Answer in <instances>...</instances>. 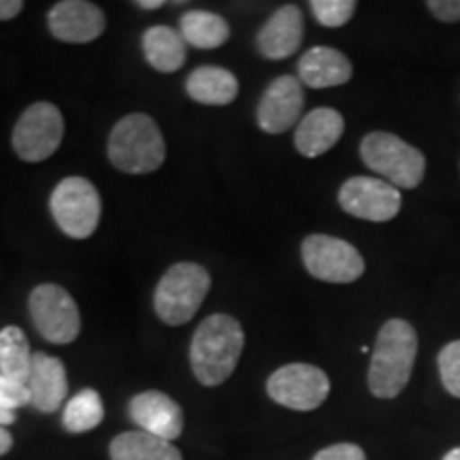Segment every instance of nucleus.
I'll use <instances>...</instances> for the list:
<instances>
[{"instance_id": "19", "label": "nucleus", "mask_w": 460, "mask_h": 460, "mask_svg": "<svg viewBox=\"0 0 460 460\" xmlns=\"http://www.w3.org/2000/svg\"><path fill=\"white\" fill-rule=\"evenodd\" d=\"M186 92L190 99L200 105L224 107L237 99L239 82L228 68L207 65L188 75Z\"/></svg>"}, {"instance_id": "15", "label": "nucleus", "mask_w": 460, "mask_h": 460, "mask_svg": "<svg viewBox=\"0 0 460 460\" xmlns=\"http://www.w3.org/2000/svg\"><path fill=\"white\" fill-rule=\"evenodd\" d=\"M130 418L139 424L141 430L156 435L164 441H172L183 430V411L169 394L160 390H147L137 394L128 405Z\"/></svg>"}, {"instance_id": "24", "label": "nucleus", "mask_w": 460, "mask_h": 460, "mask_svg": "<svg viewBox=\"0 0 460 460\" xmlns=\"http://www.w3.org/2000/svg\"><path fill=\"white\" fill-rule=\"evenodd\" d=\"M102 418H105V407H102L101 394L96 390L85 388L66 402L65 413H62V427L75 435L88 433L99 427Z\"/></svg>"}, {"instance_id": "22", "label": "nucleus", "mask_w": 460, "mask_h": 460, "mask_svg": "<svg viewBox=\"0 0 460 460\" xmlns=\"http://www.w3.org/2000/svg\"><path fill=\"white\" fill-rule=\"evenodd\" d=\"M181 37L186 45L197 49H216L222 48L230 39V26L222 15L211 11H188L181 15Z\"/></svg>"}, {"instance_id": "30", "label": "nucleus", "mask_w": 460, "mask_h": 460, "mask_svg": "<svg viewBox=\"0 0 460 460\" xmlns=\"http://www.w3.org/2000/svg\"><path fill=\"white\" fill-rule=\"evenodd\" d=\"M24 3L22 0H0V22H9L22 13Z\"/></svg>"}, {"instance_id": "8", "label": "nucleus", "mask_w": 460, "mask_h": 460, "mask_svg": "<svg viewBox=\"0 0 460 460\" xmlns=\"http://www.w3.org/2000/svg\"><path fill=\"white\" fill-rule=\"evenodd\" d=\"M309 275L326 284H352L365 273V258L352 243L332 234H309L301 245Z\"/></svg>"}, {"instance_id": "9", "label": "nucleus", "mask_w": 460, "mask_h": 460, "mask_svg": "<svg viewBox=\"0 0 460 460\" xmlns=\"http://www.w3.org/2000/svg\"><path fill=\"white\" fill-rule=\"evenodd\" d=\"M65 139V118L51 102H34L17 119L13 149L24 163H43L51 158Z\"/></svg>"}, {"instance_id": "16", "label": "nucleus", "mask_w": 460, "mask_h": 460, "mask_svg": "<svg viewBox=\"0 0 460 460\" xmlns=\"http://www.w3.org/2000/svg\"><path fill=\"white\" fill-rule=\"evenodd\" d=\"M345 128L343 115L331 107H318L298 122L295 130L296 152L305 158H318L341 139Z\"/></svg>"}, {"instance_id": "18", "label": "nucleus", "mask_w": 460, "mask_h": 460, "mask_svg": "<svg viewBox=\"0 0 460 460\" xmlns=\"http://www.w3.org/2000/svg\"><path fill=\"white\" fill-rule=\"evenodd\" d=\"M26 386L31 390V402L39 411L54 413L68 393L65 362L43 352H34Z\"/></svg>"}, {"instance_id": "32", "label": "nucleus", "mask_w": 460, "mask_h": 460, "mask_svg": "<svg viewBox=\"0 0 460 460\" xmlns=\"http://www.w3.org/2000/svg\"><path fill=\"white\" fill-rule=\"evenodd\" d=\"M13 422H15V413L0 407V427H9V424H13Z\"/></svg>"}, {"instance_id": "11", "label": "nucleus", "mask_w": 460, "mask_h": 460, "mask_svg": "<svg viewBox=\"0 0 460 460\" xmlns=\"http://www.w3.org/2000/svg\"><path fill=\"white\" fill-rule=\"evenodd\" d=\"M339 207L367 222H390L399 216L402 197L393 183L376 177H349L339 188Z\"/></svg>"}, {"instance_id": "1", "label": "nucleus", "mask_w": 460, "mask_h": 460, "mask_svg": "<svg viewBox=\"0 0 460 460\" xmlns=\"http://www.w3.org/2000/svg\"><path fill=\"white\" fill-rule=\"evenodd\" d=\"M245 332L239 320L228 314L205 318L190 343V367L203 386H220L237 369L243 354Z\"/></svg>"}, {"instance_id": "27", "label": "nucleus", "mask_w": 460, "mask_h": 460, "mask_svg": "<svg viewBox=\"0 0 460 460\" xmlns=\"http://www.w3.org/2000/svg\"><path fill=\"white\" fill-rule=\"evenodd\" d=\"M31 402V390L26 384L15 382L0 373V407L7 411H13L17 407H24Z\"/></svg>"}, {"instance_id": "29", "label": "nucleus", "mask_w": 460, "mask_h": 460, "mask_svg": "<svg viewBox=\"0 0 460 460\" xmlns=\"http://www.w3.org/2000/svg\"><path fill=\"white\" fill-rule=\"evenodd\" d=\"M427 7L435 20L444 22V24H458L460 22V0H429Z\"/></svg>"}, {"instance_id": "21", "label": "nucleus", "mask_w": 460, "mask_h": 460, "mask_svg": "<svg viewBox=\"0 0 460 460\" xmlns=\"http://www.w3.org/2000/svg\"><path fill=\"white\" fill-rule=\"evenodd\" d=\"M111 460H183L171 441L149 435L146 430H130L118 435L109 447Z\"/></svg>"}, {"instance_id": "10", "label": "nucleus", "mask_w": 460, "mask_h": 460, "mask_svg": "<svg viewBox=\"0 0 460 460\" xmlns=\"http://www.w3.org/2000/svg\"><path fill=\"white\" fill-rule=\"evenodd\" d=\"M267 393L278 405L295 411H314L329 399L331 379L320 367L292 362L269 377Z\"/></svg>"}, {"instance_id": "12", "label": "nucleus", "mask_w": 460, "mask_h": 460, "mask_svg": "<svg viewBox=\"0 0 460 460\" xmlns=\"http://www.w3.org/2000/svg\"><path fill=\"white\" fill-rule=\"evenodd\" d=\"M305 107V92L298 77L281 75L264 90L256 109V119L262 132L281 135L298 122Z\"/></svg>"}, {"instance_id": "7", "label": "nucleus", "mask_w": 460, "mask_h": 460, "mask_svg": "<svg viewBox=\"0 0 460 460\" xmlns=\"http://www.w3.org/2000/svg\"><path fill=\"white\" fill-rule=\"evenodd\" d=\"M34 329L45 341L56 345L73 343L82 331V315L75 298L58 284L37 286L28 296Z\"/></svg>"}, {"instance_id": "20", "label": "nucleus", "mask_w": 460, "mask_h": 460, "mask_svg": "<svg viewBox=\"0 0 460 460\" xmlns=\"http://www.w3.org/2000/svg\"><path fill=\"white\" fill-rule=\"evenodd\" d=\"M143 54L158 73H175L186 62V41L171 26H152L143 34Z\"/></svg>"}, {"instance_id": "17", "label": "nucleus", "mask_w": 460, "mask_h": 460, "mask_svg": "<svg viewBox=\"0 0 460 460\" xmlns=\"http://www.w3.org/2000/svg\"><path fill=\"white\" fill-rule=\"evenodd\" d=\"M296 68L301 84L314 90L337 88V85L348 84L354 75L349 58L335 48H326V45L305 51Z\"/></svg>"}, {"instance_id": "28", "label": "nucleus", "mask_w": 460, "mask_h": 460, "mask_svg": "<svg viewBox=\"0 0 460 460\" xmlns=\"http://www.w3.org/2000/svg\"><path fill=\"white\" fill-rule=\"evenodd\" d=\"M312 460H367V454L356 444H335L320 450Z\"/></svg>"}, {"instance_id": "3", "label": "nucleus", "mask_w": 460, "mask_h": 460, "mask_svg": "<svg viewBox=\"0 0 460 460\" xmlns=\"http://www.w3.org/2000/svg\"><path fill=\"white\" fill-rule=\"evenodd\" d=\"M107 156L118 171L128 175H147L164 163V137L149 115H124L109 132Z\"/></svg>"}, {"instance_id": "34", "label": "nucleus", "mask_w": 460, "mask_h": 460, "mask_svg": "<svg viewBox=\"0 0 460 460\" xmlns=\"http://www.w3.org/2000/svg\"><path fill=\"white\" fill-rule=\"evenodd\" d=\"M441 460H460V447H454V450L447 452Z\"/></svg>"}, {"instance_id": "13", "label": "nucleus", "mask_w": 460, "mask_h": 460, "mask_svg": "<svg viewBox=\"0 0 460 460\" xmlns=\"http://www.w3.org/2000/svg\"><path fill=\"white\" fill-rule=\"evenodd\" d=\"M49 32L62 43H90L107 28V17L101 7L85 0H62L48 13Z\"/></svg>"}, {"instance_id": "33", "label": "nucleus", "mask_w": 460, "mask_h": 460, "mask_svg": "<svg viewBox=\"0 0 460 460\" xmlns=\"http://www.w3.org/2000/svg\"><path fill=\"white\" fill-rule=\"evenodd\" d=\"M137 7H141V9H160L163 7V0H137Z\"/></svg>"}, {"instance_id": "5", "label": "nucleus", "mask_w": 460, "mask_h": 460, "mask_svg": "<svg viewBox=\"0 0 460 460\" xmlns=\"http://www.w3.org/2000/svg\"><path fill=\"white\" fill-rule=\"evenodd\" d=\"M360 158L373 172L384 177V181L399 190L418 188L427 172L424 154L393 132H369L360 141Z\"/></svg>"}, {"instance_id": "31", "label": "nucleus", "mask_w": 460, "mask_h": 460, "mask_svg": "<svg viewBox=\"0 0 460 460\" xmlns=\"http://www.w3.org/2000/svg\"><path fill=\"white\" fill-rule=\"evenodd\" d=\"M11 447H13V437H11L7 429L0 427V456H3V454H7Z\"/></svg>"}, {"instance_id": "4", "label": "nucleus", "mask_w": 460, "mask_h": 460, "mask_svg": "<svg viewBox=\"0 0 460 460\" xmlns=\"http://www.w3.org/2000/svg\"><path fill=\"white\" fill-rule=\"evenodd\" d=\"M211 275L203 264L177 262L158 281L154 292V309L164 324L181 326L197 315L207 292Z\"/></svg>"}, {"instance_id": "26", "label": "nucleus", "mask_w": 460, "mask_h": 460, "mask_svg": "<svg viewBox=\"0 0 460 460\" xmlns=\"http://www.w3.org/2000/svg\"><path fill=\"white\" fill-rule=\"evenodd\" d=\"M437 369L444 388L452 396L460 399V339L450 341L437 354Z\"/></svg>"}, {"instance_id": "23", "label": "nucleus", "mask_w": 460, "mask_h": 460, "mask_svg": "<svg viewBox=\"0 0 460 460\" xmlns=\"http://www.w3.org/2000/svg\"><path fill=\"white\" fill-rule=\"evenodd\" d=\"M31 367L32 352L26 332L20 326H7L0 331V373L26 384L31 377Z\"/></svg>"}, {"instance_id": "14", "label": "nucleus", "mask_w": 460, "mask_h": 460, "mask_svg": "<svg viewBox=\"0 0 460 460\" xmlns=\"http://www.w3.org/2000/svg\"><path fill=\"white\" fill-rule=\"evenodd\" d=\"M305 37L303 13L296 4H284L264 22L256 37V48L267 60H286L295 56Z\"/></svg>"}, {"instance_id": "25", "label": "nucleus", "mask_w": 460, "mask_h": 460, "mask_svg": "<svg viewBox=\"0 0 460 460\" xmlns=\"http://www.w3.org/2000/svg\"><path fill=\"white\" fill-rule=\"evenodd\" d=\"M309 9L315 20L326 28H341L356 13L354 0H312Z\"/></svg>"}, {"instance_id": "6", "label": "nucleus", "mask_w": 460, "mask_h": 460, "mask_svg": "<svg viewBox=\"0 0 460 460\" xmlns=\"http://www.w3.org/2000/svg\"><path fill=\"white\" fill-rule=\"evenodd\" d=\"M49 209L62 233L88 239L101 222V194L85 177H66L51 192Z\"/></svg>"}, {"instance_id": "2", "label": "nucleus", "mask_w": 460, "mask_h": 460, "mask_svg": "<svg viewBox=\"0 0 460 460\" xmlns=\"http://www.w3.org/2000/svg\"><path fill=\"white\" fill-rule=\"evenodd\" d=\"M418 356V332L407 320L390 318L377 332L367 384L377 399H394L411 379Z\"/></svg>"}]
</instances>
